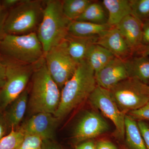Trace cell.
Here are the masks:
<instances>
[{"instance_id": "obj_1", "label": "cell", "mask_w": 149, "mask_h": 149, "mask_svg": "<svg viewBox=\"0 0 149 149\" xmlns=\"http://www.w3.org/2000/svg\"><path fill=\"white\" fill-rule=\"evenodd\" d=\"M97 86L95 71L85 60L80 63L63 87L59 105L54 116L59 120L65 117L89 98Z\"/></svg>"}, {"instance_id": "obj_2", "label": "cell", "mask_w": 149, "mask_h": 149, "mask_svg": "<svg viewBox=\"0 0 149 149\" xmlns=\"http://www.w3.org/2000/svg\"><path fill=\"white\" fill-rule=\"evenodd\" d=\"M46 66L45 58L34 65L32 90L28 107L32 114H54L60 102L61 92Z\"/></svg>"}, {"instance_id": "obj_3", "label": "cell", "mask_w": 149, "mask_h": 149, "mask_svg": "<svg viewBox=\"0 0 149 149\" xmlns=\"http://www.w3.org/2000/svg\"><path fill=\"white\" fill-rule=\"evenodd\" d=\"M45 1L42 17L37 34L45 54L52 48L65 40L72 21L65 15L62 1L48 0Z\"/></svg>"}, {"instance_id": "obj_4", "label": "cell", "mask_w": 149, "mask_h": 149, "mask_svg": "<svg viewBox=\"0 0 149 149\" xmlns=\"http://www.w3.org/2000/svg\"><path fill=\"white\" fill-rule=\"evenodd\" d=\"M0 50L14 61L30 65L37 64L45 56L42 46L35 32L6 35L0 42Z\"/></svg>"}, {"instance_id": "obj_5", "label": "cell", "mask_w": 149, "mask_h": 149, "mask_svg": "<svg viewBox=\"0 0 149 149\" xmlns=\"http://www.w3.org/2000/svg\"><path fill=\"white\" fill-rule=\"evenodd\" d=\"M44 1L22 0L8 13L5 31L6 35H23L34 32L42 17Z\"/></svg>"}, {"instance_id": "obj_6", "label": "cell", "mask_w": 149, "mask_h": 149, "mask_svg": "<svg viewBox=\"0 0 149 149\" xmlns=\"http://www.w3.org/2000/svg\"><path fill=\"white\" fill-rule=\"evenodd\" d=\"M6 80L0 89V110L6 109L24 92L32 75L34 65L15 61L5 63Z\"/></svg>"}, {"instance_id": "obj_7", "label": "cell", "mask_w": 149, "mask_h": 149, "mask_svg": "<svg viewBox=\"0 0 149 149\" xmlns=\"http://www.w3.org/2000/svg\"><path fill=\"white\" fill-rule=\"evenodd\" d=\"M45 57L50 74L59 88H62L73 76L78 65L70 56L65 41L52 48Z\"/></svg>"}, {"instance_id": "obj_8", "label": "cell", "mask_w": 149, "mask_h": 149, "mask_svg": "<svg viewBox=\"0 0 149 149\" xmlns=\"http://www.w3.org/2000/svg\"><path fill=\"white\" fill-rule=\"evenodd\" d=\"M109 91L119 109L126 114L141 108L149 100L148 97L140 91L134 78L123 80Z\"/></svg>"}, {"instance_id": "obj_9", "label": "cell", "mask_w": 149, "mask_h": 149, "mask_svg": "<svg viewBox=\"0 0 149 149\" xmlns=\"http://www.w3.org/2000/svg\"><path fill=\"white\" fill-rule=\"evenodd\" d=\"M91 105L100 110L113 123L115 134L120 139L125 135V117L126 114L120 110L111 97L109 90L97 85L89 97Z\"/></svg>"}, {"instance_id": "obj_10", "label": "cell", "mask_w": 149, "mask_h": 149, "mask_svg": "<svg viewBox=\"0 0 149 149\" xmlns=\"http://www.w3.org/2000/svg\"><path fill=\"white\" fill-rule=\"evenodd\" d=\"M59 119L49 113L33 114L17 128L24 136H38L42 140H54Z\"/></svg>"}, {"instance_id": "obj_11", "label": "cell", "mask_w": 149, "mask_h": 149, "mask_svg": "<svg viewBox=\"0 0 149 149\" xmlns=\"http://www.w3.org/2000/svg\"><path fill=\"white\" fill-rule=\"evenodd\" d=\"M109 129L107 123L99 113L93 111L86 112L74 128L73 140L79 144L97 137Z\"/></svg>"}, {"instance_id": "obj_12", "label": "cell", "mask_w": 149, "mask_h": 149, "mask_svg": "<svg viewBox=\"0 0 149 149\" xmlns=\"http://www.w3.org/2000/svg\"><path fill=\"white\" fill-rule=\"evenodd\" d=\"M97 85L108 90L130 78L127 60L114 57L107 65L95 73Z\"/></svg>"}, {"instance_id": "obj_13", "label": "cell", "mask_w": 149, "mask_h": 149, "mask_svg": "<svg viewBox=\"0 0 149 149\" xmlns=\"http://www.w3.org/2000/svg\"><path fill=\"white\" fill-rule=\"evenodd\" d=\"M97 45L104 48L123 60L131 58L133 53L117 27H111L99 36Z\"/></svg>"}, {"instance_id": "obj_14", "label": "cell", "mask_w": 149, "mask_h": 149, "mask_svg": "<svg viewBox=\"0 0 149 149\" xmlns=\"http://www.w3.org/2000/svg\"><path fill=\"white\" fill-rule=\"evenodd\" d=\"M142 26L143 22L131 14L116 26L133 54L138 52L142 46Z\"/></svg>"}, {"instance_id": "obj_15", "label": "cell", "mask_w": 149, "mask_h": 149, "mask_svg": "<svg viewBox=\"0 0 149 149\" xmlns=\"http://www.w3.org/2000/svg\"><path fill=\"white\" fill-rule=\"evenodd\" d=\"M99 37H80L68 34L65 41L70 56L78 64L84 61L90 48L97 44Z\"/></svg>"}, {"instance_id": "obj_16", "label": "cell", "mask_w": 149, "mask_h": 149, "mask_svg": "<svg viewBox=\"0 0 149 149\" xmlns=\"http://www.w3.org/2000/svg\"><path fill=\"white\" fill-rule=\"evenodd\" d=\"M28 100L29 94L25 89L8 107V108L3 116L8 128L16 129L24 117L28 106Z\"/></svg>"}, {"instance_id": "obj_17", "label": "cell", "mask_w": 149, "mask_h": 149, "mask_svg": "<svg viewBox=\"0 0 149 149\" xmlns=\"http://www.w3.org/2000/svg\"><path fill=\"white\" fill-rule=\"evenodd\" d=\"M102 4L108 12L107 24L112 27L132 14L130 0H104Z\"/></svg>"}, {"instance_id": "obj_18", "label": "cell", "mask_w": 149, "mask_h": 149, "mask_svg": "<svg viewBox=\"0 0 149 149\" xmlns=\"http://www.w3.org/2000/svg\"><path fill=\"white\" fill-rule=\"evenodd\" d=\"M112 26L108 24H97L86 22L74 20L70 22L68 34L80 37L100 36Z\"/></svg>"}, {"instance_id": "obj_19", "label": "cell", "mask_w": 149, "mask_h": 149, "mask_svg": "<svg viewBox=\"0 0 149 149\" xmlns=\"http://www.w3.org/2000/svg\"><path fill=\"white\" fill-rule=\"evenodd\" d=\"M114 57L109 51L95 44L90 48L85 60L95 73L102 69Z\"/></svg>"}, {"instance_id": "obj_20", "label": "cell", "mask_w": 149, "mask_h": 149, "mask_svg": "<svg viewBox=\"0 0 149 149\" xmlns=\"http://www.w3.org/2000/svg\"><path fill=\"white\" fill-rule=\"evenodd\" d=\"M130 78H134L149 85V58L141 56L127 60Z\"/></svg>"}, {"instance_id": "obj_21", "label": "cell", "mask_w": 149, "mask_h": 149, "mask_svg": "<svg viewBox=\"0 0 149 149\" xmlns=\"http://www.w3.org/2000/svg\"><path fill=\"white\" fill-rule=\"evenodd\" d=\"M125 125V136L129 148L131 149H147L136 120L126 114Z\"/></svg>"}, {"instance_id": "obj_22", "label": "cell", "mask_w": 149, "mask_h": 149, "mask_svg": "<svg viewBox=\"0 0 149 149\" xmlns=\"http://www.w3.org/2000/svg\"><path fill=\"white\" fill-rule=\"evenodd\" d=\"M75 20L95 24H105L107 23L108 16L101 4L93 1Z\"/></svg>"}, {"instance_id": "obj_23", "label": "cell", "mask_w": 149, "mask_h": 149, "mask_svg": "<svg viewBox=\"0 0 149 149\" xmlns=\"http://www.w3.org/2000/svg\"><path fill=\"white\" fill-rule=\"evenodd\" d=\"M90 0H64L62 1L65 15L70 21L76 20L93 2Z\"/></svg>"}, {"instance_id": "obj_24", "label": "cell", "mask_w": 149, "mask_h": 149, "mask_svg": "<svg viewBox=\"0 0 149 149\" xmlns=\"http://www.w3.org/2000/svg\"><path fill=\"white\" fill-rule=\"evenodd\" d=\"M25 136L16 129H11L8 135L0 140V149H17L24 140Z\"/></svg>"}, {"instance_id": "obj_25", "label": "cell", "mask_w": 149, "mask_h": 149, "mask_svg": "<svg viewBox=\"0 0 149 149\" xmlns=\"http://www.w3.org/2000/svg\"><path fill=\"white\" fill-rule=\"evenodd\" d=\"M132 14L142 22L149 19V0H130Z\"/></svg>"}, {"instance_id": "obj_26", "label": "cell", "mask_w": 149, "mask_h": 149, "mask_svg": "<svg viewBox=\"0 0 149 149\" xmlns=\"http://www.w3.org/2000/svg\"><path fill=\"white\" fill-rule=\"evenodd\" d=\"M42 139L38 136H25L20 146L17 149H43Z\"/></svg>"}, {"instance_id": "obj_27", "label": "cell", "mask_w": 149, "mask_h": 149, "mask_svg": "<svg viewBox=\"0 0 149 149\" xmlns=\"http://www.w3.org/2000/svg\"><path fill=\"white\" fill-rule=\"evenodd\" d=\"M127 114L135 120H149V100L141 108L129 112Z\"/></svg>"}, {"instance_id": "obj_28", "label": "cell", "mask_w": 149, "mask_h": 149, "mask_svg": "<svg viewBox=\"0 0 149 149\" xmlns=\"http://www.w3.org/2000/svg\"><path fill=\"white\" fill-rule=\"evenodd\" d=\"M137 123L146 147L149 149V125L143 120H139Z\"/></svg>"}, {"instance_id": "obj_29", "label": "cell", "mask_w": 149, "mask_h": 149, "mask_svg": "<svg viewBox=\"0 0 149 149\" xmlns=\"http://www.w3.org/2000/svg\"><path fill=\"white\" fill-rule=\"evenodd\" d=\"M8 14L6 9L3 7L1 3L0 2V42L6 35L5 31V25Z\"/></svg>"}, {"instance_id": "obj_30", "label": "cell", "mask_w": 149, "mask_h": 149, "mask_svg": "<svg viewBox=\"0 0 149 149\" xmlns=\"http://www.w3.org/2000/svg\"><path fill=\"white\" fill-rule=\"evenodd\" d=\"M142 46H149V19L143 22Z\"/></svg>"}, {"instance_id": "obj_31", "label": "cell", "mask_w": 149, "mask_h": 149, "mask_svg": "<svg viewBox=\"0 0 149 149\" xmlns=\"http://www.w3.org/2000/svg\"><path fill=\"white\" fill-rule=\"evenodd\" d=\"M97 149H118L117 147L110 141L107 140H102L96 144Z\"/></svg>"}, {"instance_id": "obj_32", "label": "cell", "mask_w": 149, "mask_h": 149, "mask_svg": "<svg viewBox=\"0 0 149 149\" xmlns=\"http://www.w3.org/2000/svg\"><path fill=\"white\" fill-rule=\"evenodd\" d=\"M6 68L5 63L0 61V89L3 86L6 80Z\"/></svg>"}, {"instance_id": "obj_33", "label": "cell", "mask_w": 149, "mask_h": 149, "mask_svg": "<svg viewBox=\"0 0 149 149\" xmlns=\"http://www.w3.org/2000/svg\"><path fill=\"white\" fill-rule=\"evenodd\" d=\"M75 149H97L96 144L92 141H87L78 144Z\"/></svg>"}, {"instance_id": "obj_34", "label": "cell", "mask_w": 149, "mask_h": 149, "mask_svg": "<svg viewBox=\"0 0 149 149\" xmlns=\"http://www.w3.org/2000/svg\"><path fill=\"white\" fill-rule=\"evenodd\" d=\"M8 128L3 115L0 111V140L5 136L7 129Z\"/></svg>"}, {"instance_id": "obj_35", "label": "cell", "mask_w": 149, "mask_h": 149, "mask_svg": "<svg viewBox=\"0 0 149 149\" xmlns=\"http://www.w3.org/2000/svg\"><path fill=\"white\" fill-rule=\"evenodd\" d=\"M43 149H62L54 140H43Z\"/></svg>"}, {"instance_id": "obj_36", "label": "cell", "mask_w": 149, "mask_h": 149, "mask_svg": "<svg viewBox=\"0 0 149 149\" xmlns=\"http://www.w3.org/2000/svg\"><path fill=\"white\" fill-rule=\"evenodd\" d=\"M22 0H4L1 2L2 5L5 8H13L18 5Z\"/></svg>"}, {"instance_id": "obj_37", "label": "cell", "mask_w": 149, "mask_h": 149, "mask_svg": "<svg viewBox=\"0 0 149 149\" xmlns=\"http://www.w3.org/2000/svg\"><path fill=\"white\" fill-rule=\"evenodd\" d=\"M136 80L137 85L140 91L143 94L149 98V85L144 84L137 79Z\"/></svg>"}, {"instance_id": "obj_38", "label": "cell", "mask_w": 149, "mask_h": 149, "mask_svg": "<svg viewBox=\"0 0 149 149\" xmlns=\"http://www.w3.org/2000/svg\"><path fill=\"white\" fill-rule=\"evenodd\" d=\"M137 52L140 54L141 56H149V46H142Z\"/></svg>"}]
</instances>
